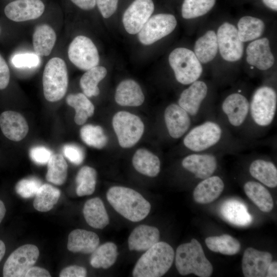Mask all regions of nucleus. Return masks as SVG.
I'll use <instances>...</instances> for the list:
<instances>
[{
	"instance_id": "obj_1",
	"label": "nucleus",
	"mask_w": 277,
	"mask_h": 277,
	"mask_svg": "<svg viewBox=\"0 0 277 277\" xmlns=\"http://www.w3.org/2000/svg\"><path fill=\"white\" fill-rule=\"evenodd\" d=\"M182 138V145L186 154H236L261 143L248 141L235 136L216 117L194 125Z\"/></svg>"
},
{
	"instance_id": "obj_2",
	"label": "nucleus",
	"mask_w": 277,
	"mask_h": 277,
	"mask_svg": "<svg viewBox=\"0 0 277 277\" xmlns=\"http://www.w3.org/2000/svg\"><path fill=\"white\" fill-rule=\"evenodd\" d=\"M277 94L272 87L264 85L255 90L249 100V111L245 138L258 142L274 123Z\"/></svg>"
},
{
	"instance_id": "obj_3",
	"label": "nucleus",
	"mask_w": 277,
	"mask_h": 277,
	"mask_svg": "<svg viewBox=\"0 0 277 277\" xmlns=\"http://www.w3.org/2000/svg\"><path fill=\"white\" fill-rule=\"evenodd\" d=\"M249 100L240 89L226 96L216 108L217 119L234 135L245 140Z\"/></svg>"
},
{
	"instance_id": "obj_4",
	"label": "nucleus",
	"mask_w": 277,
	"mask_h": 277,
	"mask_svg": "<svg viewBox=\"0 0 277 277\" xmlns=\"http://www.w3.org/2000/svg\"><path fill=\"white\" fill-rule=\"evenodd\" d=\"M177 104L190 116L194 125L207 119L216 117V108L210 99L207 83L197 80L180 94Z\"/></svg>"
},
{
	"instance_id": "obj_5",
	"label": "nucleus",
	"mask_w": 277,
	"mask_h": 277,
	"mask_svg": "<svg viewBox=\"0 0 277 277\" xmlns=\"http://www.w3.org/2000/svg\"><path fill=\"white\" fill-rule=\"evenodd\" d=\"M107 199L120 214L131 222H139L149 213L151 205L139 192L128 187L115 186L107 192Z\"/></svg>"
},
{
	"instance_id": "obj_6",
	"label": "nucleus",
	"mask_w": 277,
	"mask_h": 277,
	"mask_svg": "<svg viewBox=\"0 0 277 277\" xmlns=\"http://www.w3.org/2000/svg\"><path fill=\"white\" fill-rule=\"evenodd\" d=\"M172 247L158 242L138 259L132 271L134 277H160L170 268L174 259Z\"/></svg>"
},
{
	"instance_id": "obj_7",
	"label": "nucleus",
	"mask_w": 277,
	"mask_h": 277,
	"mask_svg": "<svg viewBox=\"0 0 277 277\" xmlns=\"http://www.w3.org/2000/svg\"><path fill=\"white\" fill-rule=\"evenodd\" d=\"M175 259L176 269L181 275L193 273L199 277H209L213 272L212 264L206 258L201 244L195 239L178 246Z\"/></svg>"
},
{
	"instance_id": "obj_8",
	"label": "nucleus",
	"mask_w": 277,
	"mask_h": 277,
	"mask_svg": "<svg viewBox=\"0 0 277 277\" xmlns=\"http://www.w3.org/2000/svg\"><path fill=\"white\" fill-rule=\"evenodd\" d=\"M68 85V71L65 61L53 57L46 64L43 74V86L45 98L56 102L65 95Z\"/></svg>"
},
{
	"instance_id": "obj_9",
	"label": "nucleus",
	"mask_w": 277,
	"mask_h": 277,
	"mask_svg": "<svg viewBox=\"0 0 277 277\" xmlns=\"http://www.w3.org/2000/svg\"><path fill=\"white\" fill-rule=\"evenodd\" d=\"M169 63L177 82L187 85L198 80L203 69L195 53L185 48L173 50L169 56Z\"/></svg>"
},
{
	"instance_id": "obj_10",
	"label": "nucleus",
	"mask_w": 277,
	"mask_h": 277,
	"mask_svg": "<svg viewBox=\"0 0 277 277\" xmlns=\"http://www.w3.org/2000/svg\"><path fill=\"white\" fill-rule=\"evenodd\" d=\"M112 123L118 144L123 148H129L135 145L144 131V125L140 117L127 111L116 113Z\"/></svg>"
},
{
	"instance_id": "obj_11",
	"label": "nucleus",
	"mask_w": 277,
	"mask_h": 277,
	"mask_svg": "<svg viewBox=\"0 0 277 277\" xmlns=\"http://www.w3.org/2000/svg\"><path fill=\"white\" fill-rule=\"evenodd\" d=\"M224 155L223 153H188L182 159L181 165L194 179L201 181L214 174Z\"/></svg>"
},
{
	"instance_id": "obj_12",
	"label": "nucleus",
	"mask_w": 277,
	"mask_h": 277,
	"mask_svg": "<svg viewBox=\"0 0 277 277\" xmlns=\"http://www.w3.org/2000/svg\"><path fill=\"white\" fill-rule=\"evenodd\" d=\"M39 254L38 248L34 245L20 246L11 253L5 263L3 276H25L28 270L36 263Z\"/></svg>"
},
{
	"instance_id": "obj_13",
	"label": "nucleus",
	"mask_w": 277,
	"mask_h": 277,
	"mask_svg": "<svg viewBox=\"0 0 277 277\" xmlns=\"http://www.w3.org/2000/svg\"><path fill=\"white\" fill-rule=\"evenodd\" d=\"M70 61L78 68L88 70L97 66L100 57L97 49L88 37L78 35L70 43L68 50Z\"/></svg>"
},
{
	"instance_id": "obj_14",
	"label": "nucleus",
	"mask_w": 277,
	"mask_h": 277,
	"mask_svg": "<svg viewBox=\"0 0 277 277\" xmlns=\"http://www.w3.org/2000/svg\"><path fill=\"white\" fill-rule=\"evenodd\" d=\"M177 24L170 14H157L150 17L138 32V38L143 45H149L171 33Z\"/></svg>"
},
{
	"instance_id": "obj_15",
	"label": "nucleus",
	"mask_w": 277,
	"mask_h": 277,
	"mask_svg": "<svg viewBox=\"0 0 277 277\" xmlns=\"http://www.w3.org/2000/svg\"><path fill=\"white\" fill-rule=\"evenodd\" d=\"M163 117L167 135L173 140L182 138L194 125L190 116L177 103L168 105Z\"/></svg>"
},
{
	"instance_id": "obj_16",
	"label": "nucleus",
	"mask_w": 277,
	"mask_h": 277,
	"mask_svg": "<svg viewBox=\"0 0 277 277\" xmlns=\"http://www.w3.org/2000/svg\"><path fill=\"white\" fill-rule=\"evenodd\" d=\"M218 48L222 57L228 62H235L243 54V42L239 38L236 28L224 23L219 28L216 34Z\"/></svg>"
},
{
	"instance_id": "obj_17",
	"label": "nucleus",
	"mask_w": 277,
	"mask_h": 277,
	"mask_svg": "<svg viewBox=\"0 0 277 277\" xmlns=\"http://www.w3.org/2000/svg\"><path fill=\"white\" fill-rule=\"evenodd\" d=\"M154 9L152 0H134L123 16V23L126 31L131 34L138 33L150 17Z\"/></svg>"
},
{
	"instance_id": "obj_18",
	"label": "nucleus",
	"mask_w": 277,
	"mask_h": 277,
	"mask_svg": "<svg viewBox=\"0 0 277 277\" xmlns=\"http://www.w3.org/2000/svg\"><path fill=\"white\" fill-rule=\"evenodd\" d=\"M272 255L252 247L244 251L242 260V269L245 277L266 276L267 268L272 262Z\"/></svg>"
},
{
	"instance_id": "obj_19",
	"label": "nucleus",
	"mask_w": 277,
	"mask_h": 277,
	"mask_svg": "<svg viewBox=\"0 0 277 277\" xmlns=\"http://www.w3.org/2000/svg\"><path fill=\"white\" fill-rule=\"evenodd\" d=\"M44 10V4L41 0H16L9 3L4 12L9 19L21 22L37 18Z\"/></svg>"
},
{
	"instance_id": "obj_20",
	"label": "nucleus",
	"mask_w": 277,
	"mask_h": 277,
	"mask_svg": "<svg viewBox=\"0 0 277 277\" xmlns=\"http://www.w3.org/2000/svg\"><path fill=\"white\" fill-rule=\"evenodd\" d=\"M248 172L251 177L265 186L270 188L277 186L276 167L267 157L254 156L249 164Z\"/></svg>"
},
{
	"instance_id": "obj_21",
	"label": "nucleus",
	"mask_w": 277,
	"mask_h": 277,
	"mask_svg": "<svg viewBox=\"0 0 277 277\" xmlns=\"http://www.w3.org/2000/svg\"><path fill=\"white\" fill-rule=\"evenodd\" d=\"M246 53L248 63L259 70H266L274 64V58L267 38L256 39L250 43L247 48Z\"/></svg>"
},
{
	"instance_id": "obj_22",
	"label": "nucleus",
	"mask_w": 277,
	"mask_h": 277,
	"mask_svg": "<svg viewBox=\"0 0 277 277\" xmlns=\"http://www.w3.org/2000/svg\"><path fill=\"white\" fill-rule=\"evenodd\" d=\"M0 127L8 139L18 142L27 134L29 127L25 118L18 112L6 111L0 115Z\"/></svg>"
},
{
	"instance_id": "obj_23",
	"label": "nucleus",
	"mask_w": 277,
	"mask_h": 277,
	"mask_svg": "<svg viewBox=\"0 0 277 277\" xmlns=\"http://www.w3.org/2000/svg\"><path fill=\"white\" fill-rule=\"evenodd\" d=\"M225 187L223 179L217 175H212L200 181L193 191L194 200L197 203H210L222 194Z\"/></svg>"
},
{
	"instance_id": "obj_24",
	"label": "nucleus",
	"mask_w": 277,
	"mask_h": 277,
	"mask_svg": "<svg viewBox=\"0 0 277 277\" xmlns=\"http://www.w3.org/2000/svg\"><path fill=\"white\" fill-rule=\"evenodd\" d=\"M159 229L154 226L140 225L131 232L128 240L131 251H145L159 242Z\"/></svg>"
},
{
	"instance_id": "obj_25",
	"label": "nucleus",
	"mask_w": 277,
	"mask_h": 277,
	"mask_svg": "<svg viewBox=\"0 0 277 277\" xmlns=\"http://www.w3.org/2000/svg\"><path fill=\"white\" fill-rule=\"evenodd\" d=\"M100 239L96 233L85 229H77L68 235L67 248L72 252L92 253L98 246Z\"/></svg>"
},
{
	"instance_id": "obj_26",
	"label": "nucleus",
	"mask_w": 277,
	"mask_h": 277,
	"mask_svg": "<svg viewBox=\"0 0 277 277\" xmlns=\"http://www.w3.org/2000/svg\"><path fill=\"white\" fill-rule=\"evenodd\" d=\"M114 98L121 106L137 107L143 104L145 96L140 86L135 81L128 79L118 85Z\"/></svg>"
},
{
	"instance_id": "obj_27",
	"label": "nucleus",
	"mask_w": 277,
	"mask_h": 277,
	"mask_svg": "<svg viewBox=\"0 0 277 277\" xmlns=\"http://www.w3.org/2000/svg\"><path fill=\"white\" fill-rule=\"evenodd\" d=\"M220 212L225 220L236 226H247L252 220L246 206L235 199L225 201L221 206Z\"/></svg>"
},
{
	"instance_id": "obj_28",
	"label": "nucleus",
	"mask_w": 277,
	"mask_h": 277,
	"mask_svg": "<svg viewBox=\"0 0 277 277\" xmlns=\"http://www.w3.org/2000/svg\"><path fill=\"white\" fill-rule=\"evenodd\" d=\"M244 190L248 198L263 212H269L273 208L272 196L265 185L256 181H247Z\"/></svg>"
},
{
	"instance_id": "obj_29",
	"label": "nucleus",
	"mask_w": 277,
	"mask_h": 277,
	"mask_svg": "<svg viewBox=\"0 0 277 277\" xmlns=\"http://www.w3.org/2000/svg\"><path fill=\"white\" fill-rule=\"evenodd\" d=\"M83 214L87 224L95 229H103L109 223V219L104 204L100 198L88 200L83 208Z\"/></svg>"
},
{
	"instance_id": "obj_30",
	"label": "nucleus",
	"mask_w": 277,
	"mask_h": 277,
	"mask_svg": "<svg viewBox=\"0 0 277 277\" xmlns=\"http://www.w3.org/2000/svg\"><path fill=\"white\" fill-rule=\"evenodd\" d=\"M132 165L139 173L149 177H155L161 170L159 157L145 148L136 151L132 157Z\"/></svg>"
},
{
	"instance_id": "obj_31",
	"label": "nucleus",
	"mask_w": 277,
	"mask_h": 277,
	"mask_svg": "<svg viewBox=\"0 0 277 277\" xmlns=\"http://www.w3.org/2000/svg\"><path fill=\"white\" fill-rule=\"evenodd\" d=\"M56 34L53 28L47 24H41L36 27L33 34V46L36 54L48 56L56 42Z\"/></svg>"
},
{
	"instance_id": "obj_32",
	"label": "nucleus",
	"mask_w": 277,
	"mask_h": 277,
	"mask_svg": "<svg viewBox=\"0 0 277 277\" xmlns=\"http://www.w3.org/2000/svg\"><path fill=\"white\" fill-rule=\"evenodd\" d=\"M218 50L216 34L213 30L208 31L195 42L194 53L199 61L207 63L216 56Z\"/></svg>"
},
{
	"instance_id": "obj_33",
	"label": "nucleus",
	"mask_w": 277,
	"mask_h": 277,
	"mask_svg": "<svg viewBox=\"0 0 277 277\" xmlns=\"http://www.w3.org/2000/svg\"><path fill=\"white\" fill-rule=\"evenodd\" d=\"M117 256L116 245L112 242H107L94 250L90 256V263L95 268L107 269L115 263Z\"/></svg>"
},
{
	"instance_id": "obj_34",
	"label": "nucleus",
	"mask_w": 277,
	"mask_h": 277,
	"mask_svg": "<svg viewBox=\"0 0 277 277\" xmlns=\"http://www.w3.org/2000/svg\"><path fill=\"white\" fill-rule=\"evenodd\" d=\"M66 102L74 108V121L77 125L84 124L94 113V105L84 93L69 94L66 98Z\"/></svg>"
},
{
	"instance_id": "obj_35",
	"label": "nucleus",
	"mask_w": 277,
	"mask_h": 277,
	"mask_svg": "<svg viewBox=\"0 0 277 277\" xmlns=\"http://www.w3.org/2000/svg\"><path fill=\"white\" fill-rule=\"evenodd\" d=\"M205 241L207 247L211 251L220 252L224 255H234L239 252L241 248L239 241L227 234L220 236H209Z\"/></svg>"
},
{
	"instance_id": "obj_36",
	"label": "nucleus",
	"mask_w": 277,
	"mask_h": 277,
	"mask_svg": "<svg viewBox=\"0 0 277 277\" xmlns=\"http://www.w3.org/2000/svg\"><path fill=\"white\" fill-rule=\"evenodd\" d=\"M107 69L103 66H96L82 75L80 81V87L84 94L88 96H97L100 94L98 84L107 74Z\"/></svg>"
},
{
	"instance_id": "obj_37",
	"label": "nucleus",
	"mask_w": 277,
	"mask_h": 277,
	"mask_svg": "<svg viewBox=\"0 0 277 277\" xmlns=\"http://www.w3.org/2000/svg\"><path fill=\"white\" fill-rule=\"evenodd\" d=\"M61 191L47 184L42 185L35 195L33 207L40 212H47L56 204L60 197Z\"/></svg>"
},
{
	"instance_id": "obj_38",
	"label": "nucleus",
	"mask_w": 277,
	"mask_h": 277,
	"mask_svg": "<svg viewBox=\"0 0 277 277\" xmlns=\"http://www.w3.org/2000/svg\"><path fill=\"white\" fill-rule=\"evenodd\" d=\"M264 27L261 19L250 16H244L238 23L239 38L242 42L256 39L262 35Z\"/></svg>"
},
{
	"instance_id": "obj_39",
	"label": "nucleus",
	"mask_w": 277,
	"mask_h": 277,
	"mask_svg": "<svg viewBox=\"0 0 277 277\" xmlns=\"http://www.w3.org/2000/svg\"><path fill=\"white\" fill-rule=\"evenodd\" d=\"M47 164L46 180L55 185L63 184L67 176L68 165L63 155L52 154Z\"/></svg>"
},
{
	"instance_id": "obj_40",
	"label": "nucleus",
	"mask_w": 277,
	"mask_h": 277,
	"mask_svg": "<svg viewBox=\"0 0 277 277\" xmlns=\"http://www.w3.org/2000/svg\"><path fill=\"white\" fill-rule=\"evenodd\" d=\"M96 179L97 173L94 168L87 166L82 167L75 178L77 195L83 196L92 194L95 189Z\"/></svg>"
},
{
	"instance_id": "obj_41",
	"label": "nucleus",
	"mask_w": 277,
	"mask_h": 277,
	"mask_svg": "<svg viewBox=\"0 0 277 277\" xmlns=\"http://www.w3.org/2000/svg\"><path fill=\"white\" fill-rule=\"evenodd\" d=\"M80 136L87 145L96 148H104L108 142V137L100 126L88 124L80 130Z\"/></svg>"
},
{
	"instance_id": "obj_42",
	"label": "nucleus",
	"mask_w": 277,
	"mask_h": 277,
	"mask_svg": "<svg viewBox=\"0 0 277 277\" xmlns=\"http://www.w3.org/2000/svg\"><path fill=\"white\" fill-rule=\"evenodd\" d=\"M215 0H184L182 7L183 18L190 19L202 16L214 6Z\"/></svg>"
},
{
	"instance_id": "obj_43",
	"label": "nucleus",
	"mask_w": 277,
	"mask_h": 277,
	"mask_svg": "<svg viewBox=\"0 0 277 277\" xmlns=\"http://www.w3.org/2000/svg\"><path fill=\"white\" fill-rule=\"evenodd\" d=\"M42 185V182L38 178L29 177L17 182L15 191L21 197L28 199L35 196Z\"/></svg>"
},
{
	"instance_id": "obj_44",
	"label": "nucleus",
	"mask_w": 277,
	"mask_h": 277,
	"mask_svg": "<svg viewBox=\"0 0 277 277\" xmlns=\"http://www.w3.org/2000/svg\"><path fill=\"white\" fill-rule=\"evenodd\" d=\"M11 62L16 68H33L39 64V56L34 53H21L13 56Z\"/></svg>"
},
{
	"instance_id": "obj_45",
	"label": "nucleus",
	"mask_w": 277,
	"mask_h": 277,
	"mask_svg": "<svg viewBox=\"0 0 277 277\" xmlns=\"http://www.w3.org/2000/svg\"><path fill=\"white\" fill-rule=\"evenodd\" d=\"M63 153L70 162L75 165H80L85 159L83 149L75 144H67L63 147Z\"/></svg>"
},
{
	"instance_id": "obj_46",
	"label": "nucleus",
	"mask_w": 277,
	"mask_h": 277,
	"mask_svg": "<svg viewBox=\"0 0 277 277\" xmlns=\"http://www.w3.org/2000/svg\"><path fill=\"white\" fill-rule=\"evenodd\" d=\"M52 155V152L44 146L34 147L32 148L30 151L31 159L38 165L47 164Z\"/></svg>"
},
{
	"instance_id": "obj_47",
	"label": "nucleus",
	"mask_w": 277,
	"mask_h": 277,
	"mask_svg": "<svg viewBox=\"0 0 277 277\" xmlns=\"http://www.w3.org/2000/svg\"><path fill=\"white\" fill-rule=\"evenodd\" d=\"M118 0H95L98 8L104 18L110 17L116 11Z\"/></svg>"
},
{
	"instance_id": "obj_48",
	"label": "nucleus",
	"mask_w": 277,
	"mask_h": 277,
	"mask_svg": "<svg viewBox=\"0 0 277 277\" xmlns=\"http://www.w3.org/2000/svg\"><path fill=\"white\" fill-rule=\"evenodd\" d=\"M87 270L83 267L72 265L64 268L60 273V277H85Z\"/></svg>"
},
{
	"instance_id": "obj_49",
	"label": "nucleus",
	"mask_w": 277,
	"mask_h": 277,
	"mask_svg": "<svg viewBox=\"0 0 277 277\" xmlns=\"http://www.w3.org/2000/svg\"><path fill=\"white\" fill-rule=\"evenodd\" d=\"M10 71L4 58L0 54V90L5 89L9 84Z\"/></svg>"
},
{
	"instance_id": "obj_50",
	"label": "nucleus",
	"mask_w": 277,
	"mask_h": 277,
	"mask_svg": "<svg viewBox=\"0 0 277 277\" xmlns=\"http://www.w3.org/2000/svg\"><path fill=\"white\" fill-rule=\"evenodd\" d=\"M26 277H50L51 275L46 269L37 266H32L26 273Z\"/></svg>"
},
{
	"instance_id": "obj_51",
	"label": "nucleus",
	"mask_w": 277,
	"mask_h": 277,
	"mask_svg": "<svg viewBox=\"0 0 277 277\" xmlns=\"http://www.w3.org/2000/svg\"><path fill=\"white\" fill-rule=\"evenodd\" d=\"M74 4L83 10H91L96 4L95 0H71Z\"/></svg>"
},
{
	"instance_id": "obj_52",
	"label": "nucleus",
	"mask_w": 277,
	"mask_h": 277,
	"mask_svg": "<svg viewBox=\"0 0 277 277\" xmlns=\"http://www.w3.org/2000/svg\"><path fill=\"white\" fill-rule=\"evenodd\" d=\"M266 277H276L277 276V262L276 261L271 262L267 270Z\"/></svg>"
},
{
	"instance_id": "obj_53",
	"label": "nucleus",
	"mask_w": 277,
	"mask_h": 277,
	"mask_svg": "<svg viewBox=\"0 0 277 277\" xmlns=\"http://www.w3.org/2000/svg\"><path fill=\"white\" fill-rule=\"evenodd\" d=\"M263 3L269 8L276 11L277 1L276 0H262Z\"/></svg>"
},
{
	"instance_id": "obj_54",
	"label": "nucleus",
	"mask_w": 277,
	"mask_h": 277,
	"mask_svg": "<svg viewBox=\"0 0 277 277\" xmlns=\"http://www.w3.org/2000/svg\"><path fill=\"white\" fill-rule=\"evenodd\" d=\"M6 212L5 205L3 201L0 200V223L2 221Z\"/></svg>"
},
{
	"instance_id": "obj_55",
	"label": "nucleus",
	"mask_w": 277,
	"mask_h": 277,
	"mask_svg": "<svg viewBox=\"0 0 277 277\" xmlns=\"http://www.w3.org/2000/svg\"><path fill=\"white\" fill-rule=\"evenodd\" d=\"M6 251V247L4 243L0 240V261L3 259Z\"/></svg>"
}]
</instances>
